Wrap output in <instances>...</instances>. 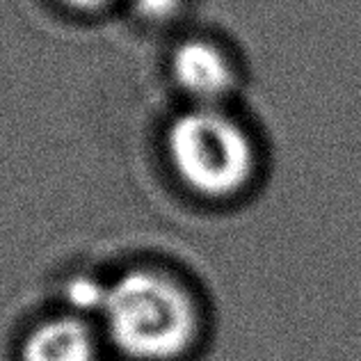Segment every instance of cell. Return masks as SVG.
<instances>
[{"instance_id": "52a82bcc", "label": "cell", "mask_w": 361, "mask_h": 361, "mask_svg": "<svg viewBox=\"0 0 361 361\" xmlns=\"http://www.w3.org/2000/svg\"><path fill=\"white\" fill-rule=\"evenodd\" d=\"M64 5H69L73 9H80V12H94V9H101L110 5L112 0H62Z\"/></svg>"}, {"instance_id": "3957f363", "label": "cell", "mask_w": 361, "mask_h": 361, "mask_svg": "<svg viewBox=\"0 0 361 361\" xmlns=\"http://www.w3.org/2000/svg\"><path fill=\"white\" fill-rule=\"evenodd\" d=\"M172 75L197 106H220L238 87L235 64L220 46L188 39L172 55Z\"/></svg>"}, {"instance_id": "8992f818", "label": "cell", "mask_w": 361, "mask_h": 361, "mask_svg": "<svg viewBox=\"0 0 361 361\" xmlns=\"http://www.w3.org/2000/svg\"><path fill=\"white\" fill-rule=\"evenodd\" d=\"M183 0H130L135 14H140L147 21H167L174 16Z\"/></svg>"}, {"instance_id": "5b68a950", "label": "cell", "mask_w": 361, "mask_h": 361, "mask_svg": "<svg viewBox=\"0 0 361 361\" xmlns=\"http://www.w3.org/2000/svg\"><path fill=\"white\" fill-rule=\"evenodd\" d=\"M110 286H103L99 279L90 274H75L64 286V300L75 313H103Z\"/></svg>"}, {"instance_id": "277c9868", "label": "cell", "mask_w": 361, "mask_h": 361, "mask_svg": "<svg viewBox=\"0 0 361 361\" xmlns=\"http://www.w3.org/2000/svg\"><path fill=\"white\" fill-rule=\"evenodd\" d=\"M97 341L82 318L60 316L37 325L21 348V361H94Z\"/></svg>"}, {"instance_id": "6da1fadb", "label": "cell", "mask_w": 361, "mask_h": 361, "mask_svg": "<svg viewBox=\"0 0 361 361\" xmlns=\"http://www.w3.org/2000/svg\"><path fill=\"white\" fill-rule=\"evenodd\" d=\"M101 316L112 345L137 361L180 357L199 329L190 293L151 270H130L112 283Z\"/></svg>"}, {"instance_id": "7a4b0ae2", "label": "cell", "mask_w": 361, "mask_h": 361, "mask_svg": "<svg viewBox=\"0 0 361 361\" xmlns=\"http://www.w3.org/2000/svg\"><path fill=\"white\" fill-rule=\"evenodd\" d=\"M174 172L197 195L226 199L252 183L259 154L243 123L220 106H197L167 130Z\"/></svg>"}]
</instances>
